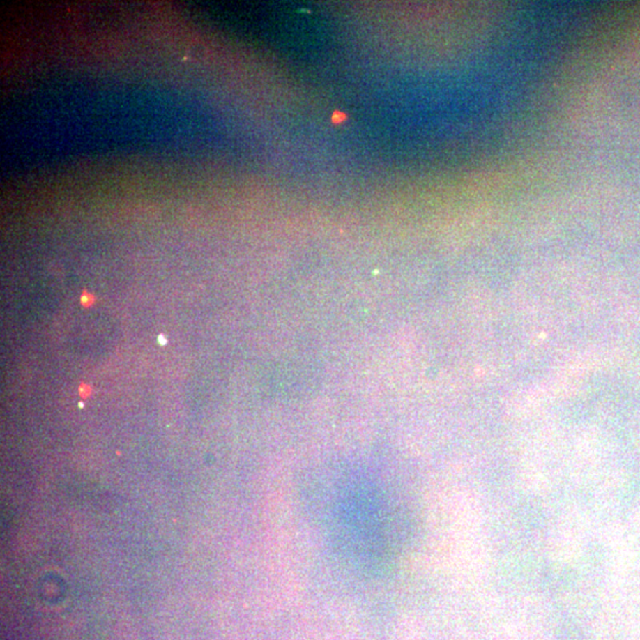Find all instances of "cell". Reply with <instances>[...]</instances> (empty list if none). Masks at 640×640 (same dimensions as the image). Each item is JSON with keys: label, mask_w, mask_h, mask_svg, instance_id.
<instances>
[{"label": "cell", "mask_w": 640, "mask_h": 640, "mask_svg": "<svg viewBox=\"0 0 640 640\" xmlns=\"http://www.w3.org/2000/svg\"><path fill=\"white\" fill-rule=\"evenodd\" d=\"M81 303H82L84 306H89V305L93 303V296H91V294H88L87 292L83 293V296H81Z\"/></svg>", "instance_id": "obj_1"}, {"label": "cell", "mask_w": 640, "mask_h": 640, "mask_svg": "<svg viewBox=\"0 0 640 640\" xmlns=\"http://www.w3.org/2000/svg\"><path fill=\"white\" fill-rule=\"evenodd\" d=\"M159 342H160L162 345H165V344L167 343V340H165V337L160 335V336H159Z\"/></svg>", "instance_id": "obj_2"}]
</instances>
